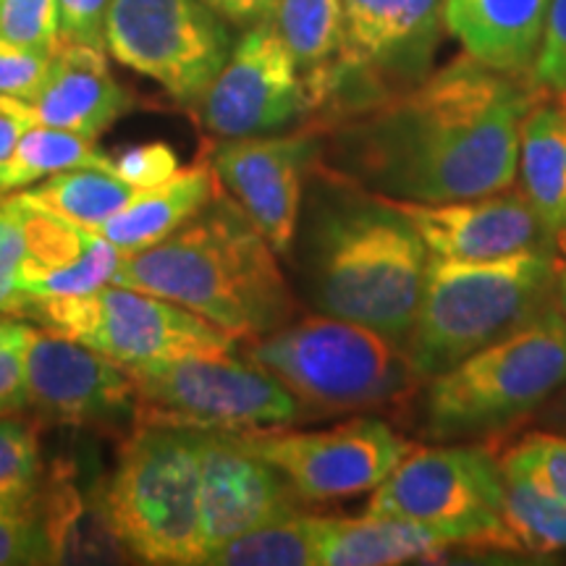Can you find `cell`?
<instances>
[{
	"label": "cell",
	"instance_id": "cell-13",
	"mask_svg": "<svg viewBox=\"0 0 566 566\" xmlns=\"http://www.w3.org/2000/svg\"><path fill=\"white\" fill-rule=\"evenodd\" d=\"M205 134L216 139L289 132L313 116L307 84L271 21L247 27L197 103Z\"/></svg>",
	"mask_w": 566,
	"mask_h": 566
},
{
	"label": "cell",
	"instance_id": "cell-7",
	"mask_svg": "<svg viewBox=\"0 0 566 566\" xmlns=\"http://www.w3.org/2000/svg\"><path fill=\"white\" fill-rule=\"evenodd\" d=\"M101 516L145 564H202L200 430L137 422L103 491Z\"/></svg>",
	"mask_w": 566,
	"mask_h": 566
},
{
	"label": "cell",
	"instance_id": "cell-37",
	"mask_svg": "<svg viewBox=\"0 0 566 566\" xmlns=\"http://www.w3.org/2000/svg\"><path fill=\"white\" fill-rule=\"evenodd\" d=\"M530 82L541 90H566V0H548Z\"/></svg>",
	"mask_w": 566,
	"mask_h": 566
},
{
	"label": "cell",
	"instance_id": "cell-12",
	"mask_svg": "<svg viewBox=\"0 0 566 566\" xmlns=\"http://www.w3.org/2000/svg\"><path fill=\"white\" fill-rule=\"evenodd\" d=\"M244 441L292 483L304 504L373 493L415 443L380 417H352L328 430L265 428Z\"/></svg>",
	"mask_w": 566,
	"mask_h": 566
},
{
	"label": "cell",
	"instance_id": "cell-3",
	"mask_svg": "<svg viewBox=\"0 0 566 566\" xmlns=\"http://www.w3.org/2000/svg\"><path fill=\"white\" fill-rule=\"evenodd\" d=\"M111 283L181 304L239 344L292 323L300 307L279 254L223 187L171 237L124 258Z\"/></svg>",
	"mask_w": 566,
	"mask_h": 566
},
{
	"label": "cell",
	"instance_id": "cell-33",
	"mask_svg": "<svg viewBox=\"0 0 566 566\" xmlns=\"http://www.w3.org/2000/svg\"><path fill=\"white\" fill-rule=\"evenodd\" d=\"M63 535L45 520L0 514V566L59 564Z\"/></svg>",
	"mask_w": 566,
	"mask_h": 566
},
{
	"label": "cell",
	"instance_id": "cell-6",
	"mask_svg": "<svg viewBox=\"0 0 566 566\" xmlns=\"http://www.w3.org/2000/svg\"><path fill=\"white\" fill-rule=\"evenodd\" d=\"M239 354L271 373L304 415L412 409L420 391L405 344L334 315L294 317L271 334L242 342Z\"/></svg>",
	"mask_w": 566,
	"mask_h": 566
},
{
	"label": "cell",
	"instance_id": "cell-5",
	"mask_svg": "<svg viewBox=\"0 0 566 566\" xmlns=\"http://www.w3.org/2000/svg\"><path fill=\"white\" fill-rule=\"evenodd\" d=\"M566 386V323L537 315L436 378L412 401L417 436L430 443L483 441L533 417Z\"/></svg>",
	"mask_w": 566,
	"mask_h": 566
},
{
	"label": "cell",
	"instance_id": "cell-35",
	"mask_svg": "<svg viewBox=\"0 0 566 566\" xmlns=\"http://www.w3.org/2000/svg\"><path fill=\"white\" fill-rule=\"evenodd\" d=\"M32 334V325L21 323L19 317H0V415H21L30 409L27 346Z\"/></svg>",
	"mask_w": 566,
	"mask_h": 566
},
{
	"label": "cell",
	"instance_id": "cell-36",
	"mask_svg": "<svg viewBox=\"0 0 566 566\" xmlns=\"http://www.w3.org/2000/svg\"><path fill=\"white\" fill-rule=\"evenodd\" d=\"M24 263V231H21L17 202H0V315L24 317L30 296L21 289Z\"/></svg>",
	"mask_w": 566,
	"mask_h": 566
},
{
	"label": "cell",
	"instance_id": "cell-8",
	"mask_svg": "<svg viewBox=\"0 0 566 566\" xmlns=\"http://www.w3.org/2000/svg\"><path fill=\"white\" fill-rule=\"evenodd\" d=\"M504 488L499 457L483 441L415 446L370 493L365 514L417 522L457 551L516 554L504 525Z\"/></svg>",
	"mask_w": 566,
	"mask_h": 566
},
{
	"label": "cell",
	"instance_id": "cell-1",
	"mask_svg": "<svg viewBox=\"0 0 566 566\" xmlns=\"http://www.w3.org/2000/svg\"><path fill=\"white\" fill-rule=\"evenodd\" d=\"M537 87L470 55L334 116L304 122L321 134L315 168L415 202L470 200L516 181L520 124Z\"/></svg>",
	"mask_w": 566,
	"mask_h": 566
},
{
	"label": "cell",
	"instance_id": "cell-9",
	"mask_svg": "<svg viewBox=\"0 0 566 566\" xmlns=\"http://www.w3.org/2000/svg\"><path fill=\"white\" fill-rule=\"evenodd\" d=\"M126 370L137 388V422L250 433L307 417L271 373L239 352L195 354Z\"/></svg>",
	"mask_w": 566,
	"mask_h": 566
},
{
	"label": "cell",
	"instance_id": "cell-38",
	"mask_svg": "<svg viewBox=\"0 0 566 566\" xmlns=\"http://www.w3.org/2000/svg\"><path fill=\"white\" fill-rule=\"evenodd\" d=\"M179 171V155L166 142H145L124 150L111 163V174L134 189L158 187Z\"/></svg>",
	"mask_w": 566,
	"mask_h": 566
},
{
	"label": "cell",
	"instance_id": "cell-16",
	"mask_svg": "<svg viewBox=\"0 0 566 566\" xmlns=\"http://www.w3.org/2000/svg\"><path fill=\"white\" fill-rule=\"evenodd\" d=\"M80 344L122 367L239 352L237 338L202 315L118 283H105L90 296V321Z\"/></svg>",
	"mask_w": 566,
	"mask_h": 566
},
{
	"label": "cell",
	"instance_id": "cell-14",
	"mask_svg": "<svg viewBox=\"0 0 566 566\" xmlns=\"http://www.w3.org/2000/svg\"><path fill=\"white\" fill-rule=\"evenodd\" d=\"M208 155L221 187L239 202L275 254L289 258L304 189L321 155V134L302 124L292 132L218 139Z\"/></svg>",
	"mask_w": 566,
	"mask_h": 566
},
{
	"label": "cell",
	"instance_id": "cell-34",
	"mask_svg": "<svg viewBox=\"0 0 566 566\" xmlns=\"http://www.w3.org/2000/svg\"><path fill=\"white\" fill-rule=\"evenodd\" d=\"M0 38L53 55L61 48L59 3L55 0H0Z\"/></svg>",
	"mask_w": 566,
	"mask_h": 566
},
{
	"label": "cell",
	"instance_id": "cell-2",
	"mask_svg": "<svg viewBox=\"0 0 566 566\" xmlns=\"http://www.w3.org/2000/svg\"><path fill=\"white\" fill-rule=\"evenodd\" d=\"M289 260L313 313L407 342L430 252L388 197L313 168Z\"/></svg>",
	"mask_w": 566,
	"mask_h": 566
},
{
	"label": "cell",
	"instance_id": "cell-42",
	"mask_svg": "<svg viewBox=\"0 0 566 566\" xmlns=\"http://www.w3.org/2000/svg\"><path fill=\"white\" fill-rule=\"evenodd\" d=\"M537 430H548V433H562L566 436V386L551 396L537 412L530 417Z\"/></svg>",
	"mask_w": 566,
	"mask_h": 566
},
{
	"label": "cell",
	"instance_id": "cell-18",
	"mask_svg": "<svg viewBox=\"0 0 566 566\" xmlns=\"http://www.w3.org/2000/svg\"><path fill=\"white\" fill-rule=\"evenodd\" d=\"M420 239L430 258L483 263L533 250H558L520 187L470 200L415 202L388 197Z\"/></svg>",
	"mask_w": 566,
	"mask_h": 566
},
{
	"label": "cell",
	"instance_id": "cell-22",
	"mask_svg": "<svg viewBox=\"0 0 566 566\" xmlns=\"http://www.w3.org/2000/svg\"><path fill=\"white\" fill-rule=\"evenodd\" d=\"M457 551L436 530L396 516H321L317 566H396L441 562Z\"/></svg>",
	"mask_w": 566,
	"mask_h": 566
},
{
	"label": "cell",
	"instance_id": "cell-32",
	"mask_svg": "<svg viewBox=\"0 0 566 566\" xmlns=\"http://www.w3.org/2000/svg\"><path fill=\"white\" fill-rule=\"evenodd\" d=\"M124 254L118 252V247H113L108 239L101 237L97 231L87 229V244L80 258L66 268L42 275L40 281L30 283L24 289L30 296H80L92 294L97 289H103L105 283H111L113 273L122 265Z\"/></svg>",
	"mask_w": 566,
	"mask_h": 566
},
{
	"label": "cell",
	"instance_id": "cell-29",
	"mask_svg": "<svg viewBox=\"0 0 566 566\" xmlns=\"http://www.w3.org/2000/svg\"><path fill=\"white\" fill-rule=\"evenodd\" d=\"M506 478L504 525L516 554H566V504L525 480Z\"/></svg>",
	"mask_w": 566,
	"mask_h": 566
},
{
	"label": "cell",
	"instance_id": "cell-44",
	"mask_svg": "<svg viewBox=\"0 0 566 566\" xmlns=\"http://www.w3.org/2000/svg\"><path fill=\"white\" fill-rule=\"evenodd\" d=\"M554 307L558 310V315H562L564 323H566V260H562V263H558V271H556Z\"/></svg>",
	"mask_w": 566,
	"mask_h": 566
},
{
	"label": "cell",
	"instance_id": "cell-40",
	"mask_svg": "<svg viewBox=\"0 0 566 566\" xmlns=\"http://www.w3.org/2000/svg\"><path fill=\"white\" fill-rule=\"evenodd\" d=\"M59 3L61 42L105 48V17L111 0H55Z\"/></svg>",
	"mask_w": 566,
	"mask_h": 566
},
{
	"label": "cell",
	"instance_id": "cell-27",
	"mask_svg": "<svg viewBox=\"0 0 566 566\" xmlns=\"http://www.w3.org/2000/svg\"><path fill=\"white\" fill-rule=\"evenodd\" d=\"M113 158L97 150L95 139L82 137V134L53 129V126L32 124L21 134L13 155L0 176V192H13V189L32 187L48 176L61 171H74V168H103L111 171Z\"/></svg>",
	"mask_w": 566,
	"mask_h": 566
},
{
	"label": "cell",
	"instance_id": "cell-4",
	"mask_svg": "<svg viewBox=\"0 0 566 566\" xmlns=\"http://www.w3.org/2000/svg\"><path fill=\"white\" fill-rule=\"evenodd\" d=\"M556 250L483 263L430 258L405 349L420 380L436 378L554 307Z\"/></svg>",
	"mask_w": 566,
	"mask_h": 566
},
{
	"label": "cell",
	"instance_id": "cell-11",
	"mask_svg": "<svg viewBox=\"0 0 566 566\" xmlns=\"http://www.w3.org/2000/svg\"><path fill=\"white\" fill-rule=\"evenodd\" d=\"M344 40L328 95L313 118L422 80L441 34L443 0H342Z\"/></svg>",
	"mask_w": 566,
	"mask_h": 566
},
{
	"label": "cell",
	"instance_id": "cell-31",
	"mask_svg": "<svg viewBox=\"0 0 566 566\" xmlns=\"http://www.w3.org/2000/svg\"><path fill=\"white\" fill-rule=\"evenodd\" d=\"M499 462L504 475L525 480L566 504V436L533 430L506 446Z\"/></svg>",
	"mask_w": 566,
	"mask_h": 566
},
{
	"label": "cell",
	"instance_id": "cell-43",
	"mask_svg": "<svg viewBox=\"0 0 566 566\" xmlns=\"http://www.w3.org/2000/svg\"><path fill=\"white\" fill-rule=\"evenodd\" d=\"M30 124L19 122L17 116H9V113H0V176H3L6 166H9L11 155H13V147H17V142L24 129Z\"/></svg>",
	"mask_w": 566,
	"mask_h": 566
},
{
	"label": "cell",
	"instance_id": "cell-26",
	"mask_svg": "<svg viewBox=\"0 0 566 566\" xmlns=\"http://www.w3.org/2000/svg\"><path fill=\"white\" fill-rule=\"evenodd\" d=\"M45 501L38 428L19 415H0V514L45 520L63 535V527L48 514Z\"/></svg>",
	"mask_w": 566,
	"mask_h": 566
},
{
	"label": "cell",
	"instance_id": "cell-23",
	"mask_svg": "<svg viewBox=\"0 0 566 566\" xmlns=\"http://www.w3.org/2000/svg\"><path fill=\"white\" fill-rule=\"evenodd\" d=\"M221 189L210 155H200L192 166L179 168L171 179L158 187L139 189L137 197L122 212L97 226V233L108 239L124 258L147 250L171 237L189 218H195Z\"/></svg>",
	"mask_w": 566,
	"mask_h": 566
},
{
	"label": "cell",
	"instance_id": "cell-17",
	"mask_svg": "<svg viewBox=\"0 0 566 566\" xmlns=\"http://www.w3.org/2000/svg\"><path fill=\"white\" fill-rule=\"evenodd\" d=\"M304 501L242 433L200 430V516L205 556L231 537L302 514ZM205 562V558H202Z\"/></svg>",
	"mask_w": 566,
	"mask_h": 566
},
{
	"label": "cell",
	"instance_id": "cell-25",
	"mask_svg": "<svg viewBox=\"0 0 566 566\" xmlns=\"http://www.w3.org/2000/svg\"><path fill=\"white\" fill-rule=\"evenodd\" d=\"M139 189L126 184L103 168H74L42 179L38 187L21 192L40 208L55 212L63 221L95 231L108 218L122 212Z\"/></svg>",
	"mask_w": 566,
	"mask_h": 566
},
{
	"label": "cell",
	"instance_id": "cell-10",
	"mask_svg": "<svg viewBox=\"0 0 566 566\" xmlns=\"http://www.w3.org/2000/svg\"><path fill=\"white\" fill-rule=\"evenodd\" d=\"M105 51L171 101L197 108L229 59V21L202 0H111Z\"/></svg>",
	"mask_w": 566,
	"mask_h": 566
},
{
	"label": "cell",
	"instance_id": "cell-30",
	"mask_svg": "<svg viewBox=\"0 0 566 566\" xmlns=\"http://www.w3.org/2000/svg\"><path fill=\"white\" fill-rule=\"evenodd\" d=\"M24 231V263H21V289L40 281L42 275L66 268L80 258L87 244V229L63 221L55 212L40 208L24 197H13ZM27 294V292H24Z\"/></svg>",
	"mask_w": 566,
	"mask_h": 566
},
{
	"label": "cell",
	"instance_id": "cell-45",
	"mask_svg": "<svg viewBox=\"0 0 566 566\" xmlns=\"http://www.w3.org/2000/svg\"><path fill=\"white\" fill-rule=\"evenodd\" d=\"M562 252H566V242H564V244H562Z\"/></svg>",
	"mask_w": 566,
	"mask_h": 566
},
{
	"label": "cell",
	"instance_id": "cell-19",
	"mask_svg": "<svg viewBox=\"0 0 566 566\" xmlns=\"http://www.w3.org/2000/svg\"><path fill=\"white\" fill-rule=\"evenodd\" d=\"M132 108V97L108 66L105 48L61 42L30 101L0 95V113L97 139Z\"/></svg>",
	"mask_w": 566,
	"mask_h": 566
},
{
	"label": "cell",
	"instance_id": "cell-20",
	"mask_svg": "<svg viewBox=\"0 0 566 566\" xmlns=\"http://www.w3.org/2000/svg\"><path fill=\"white\" fill-rule=\"evenodd\" d=\"M546 11L548 0H443V27L472 61L530 76Z\"/></svg>",
	"mask_w": 566,
	"mask_h": 566
},
{
	"label": "cell",
	"instance_id": "cell-21",
	"mask_svg": "<svg viewBox=\"0 0 566 566\" xmlns=\"http://www.w3.org/2000/svg\"><path fill=\"white\" fill-rule=\"evenodd\" d=\"M516 187L556 247L566 242V90L537 87L520 124Z\"/></svg>",
	"mask_w": 566,
	"mask_h": 566
},
{
	"label": "cell",
	"instance_id": "cell-41",
	"mask_svg": "<svg viewBox=\"0 0 566 566\" xmlns=\"http://www.w3.org/2000/svg\"><path fill=\"white\" fill-rule=\"evenodd\" d=\"M202 3H208L229 24L244 27L247 30V27L271 19L279 0H202Z\"/></svg>",
	"mask_w": 566,
	"mask_h": 566
},
{
	"label": "cell",
	"instance_id": "cell-24",
	"mask_svg": "<svg viewBox=\"0 0 566 566\" xmlns=\"http://www.w3.org/2000/svg\"><path fill=\"white\" fill-rule=\"evenodd\" d=\"M268 21L302 71L315 116L323 105L331 69L336 66L338 53H342V0H279Z\"/></svg>",
	"mask_w": 566,
	"mask_h": 566
},
{
	"label": "cell",
	"instance_id": "cell-39",
	"mask_svg": "<svg viewBox=\"0 0 566 566\" xmlns=\"http://www.w3.org/2000/svg\"><path fill=\"white\" fill-rule=\"evenodd\" d=\"M53 55L0 38V95L30 101L48 76Z\"/></svg>",
	"mask_w": 566,
	"mask_h": 566
},
{
	"label": "cell",
	"instance_id": "cell-28",
	"mask_svg": "<svg viewBox=\"0 0 566 566\" xmlns=\"http://www.w3.org/2000/svg\"><path fill=\"white\" fill-rule=\"evenodd\" d=\"M321 516L294 514L208 551L210 566H317Z\"/></svg>",
	"mask_w": 566,
	"mask_h": 566
},
{
	"label": "cell",
	"instance_id": "cell-15",
	"mask_svg": "<svg viewBox=\"0 0 566 566\" xmlns=\"http://www.w3.org/2000/svg\"><path fill=\"white\" fill-rule=\"evenodd\" d=\"M30 407L69 428L118 430L137 422V388L126 367L51 331H34L27 346Z\"/></svg>",
	"mask_w": 566,
	"mask_h": 566
}]
</instances>
